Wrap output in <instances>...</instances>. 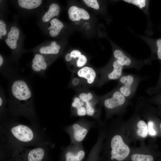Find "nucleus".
<instances>
[{"label":"nucleus","mask_w":161,"mask_h":161,"mask_svg":"<svg viewBox=\"0 0 161 161\" xmlns=\"http://www.w3.org/2000/svg\"><path fill=\"white\" fill-rule=\"evenodd\" d=\"M154 122L152 120H149L148 122V132L151 136H155L157 134V132L154 128Z\"/></svg>","instance_id":"30"},{"label":"nucleus","mask_w":161,"mask_h":161,"mask_svg":"<svg viewBox=\"0 0 161 161\" xmlns=\"http://www.w3.org/2000/svg\"><path fill=\"white\" fill-rule=\"evenodd\" d=\"M160 64L159 76L156 84L152 87L148 88L146 90V92L151 96L158 93L161 90V63Z\"/></svg>","instance_id":"25"},{"label":"nucleus","mask_w":161,"mask_h":161,"mask_svg":"<svg viewBox=\"0 0 161 161\" xmlns=\"http://www.w3.org/2000/svg\"><path fill=\"white\" fill-rule=\"evenodd\" d=\"M68 14L69 18L72 21H79L81 19L87 20L90 18V15L86 10L75 6H71L69 8Z\"/></svg>","instance_id":"14"},{"label":"nucleus","mask_w":161,"mask_h":161,"mask_svg":"<svg viewBox=\"0 0 161 161\" xmlns=\"http://www.w3.org/2000/svg\"><path fill=\"white\" fill-rule=\"evenodd\" d=\"M20 35V30L17 27L13 26L10 28L5 39V42L12 50H15L17 49Z\"/></svg>","instance_id":"16"},{"label":"nucleus","mask_w":161,"mask_h":161,"mask_svg":"<svg viewBox=\"0 0 161 161\" xmlns=\"http://www.w3.org/2000/svg\"><path fill=\"white\" fill-rule=\"evenodd\" d=\"M49 24L47 28L49 35L52 37H57L64 28L63 23L58 19L54 18L49 21Z\"/></svg>","instance_id":"18"},{"label":"nucleus","mask_w":161,"mask_h":161,"mask_svg":"<svg viewBox=\"0 0 161 161\" xmlns=\"http://www.w3.org/2000/svg\"><path fill=\"white\" fill-rule=\"evenodd\" d=\"M83 1L89 7L95 10L99 9V4L97 0H83Z\"/></svg>","instance_id":"28"},{"label":"nucleus","mask_w":161,"mask_h":161,"mask_svg":"<svg viewBox=\"0 0 161 161\" xmlns=\"http://www.w3.org/2000/svg\"><path fill=\"white\" fill-rule=\"evenodd\" d=\"M69 87L73 89L76 91L86 89L83 84L81 80L79 78L72 75Z\"/></svg>","instance_id":"22"},{"label":"nucleus","mask_w":161,"mask_h":161,"mask_svg":"<svg viewBox=\"0 0 161 161\" xmlns=\"http://www.w3.org/2000/svg\"><path fill=\"white\" fill-rule=\"evenodd\" d=\"M60 11L59 5L56 3H51L49 6L47 11L43 15L41 20L44 23L49 22L55 17L58 16Z\"/></svg>","instance_id":"17"},{"label":"nucleus","mask_w":161,"mask_h":161,"mask_svg":"<svg viewBox=\"0 0 161 161\" xmlns=\"http://www.w3.org/2000/svg\"><path fill=\"white\" fill-rule=\"evenodd\" d=\"M7 26L4 22L2 20H0V39L7 34Z\"/></svg>","instance_id":"29"},{"label":"nucleus","mask_w":161,"mask_h":161,"mask_svg":"<svg viewBox=\"0 0 161 161\" xmlns=\"http://www.w3.org/2000/svg\"><path fill=\"white\" fill-rule=\"evenodd\" d=\"M66 161H81L85 155L82 142L71 144L65 148Z\"/></svg>","instance_id":"12"},{"label":"nucleus","mask_w":161,"mask_h":161,"mask_svg":"<svg viewBox=\"0 0 161 161\" xmlns=\"http://www.w3.org/2000/svg\"><path fill=\"white\" fill-rule=\"evenodd\" d=\"M61 46L55 41H53L49 44H45L39 47L36 49L35 53H38L44 55L57 57L60 54Z\"/></svg>","instance_id":"15"},{"label":"nucleus","mask_w":161,"mask_h":161,"mask_svg":"<svg viewBox=\"0 0 161 161\" xmlns=\"http://www.w3.org/2000/svg\"><path fill=\"white\" fill-rule=\"evenodd\" d=\"M95 121L82 118L64 128L69 134L71 144L82 143L89 131L96 126Z\"/></svg>","instance_id":"4"},{"label":"nucleus","mask_w":161,"mask_h":161,"mask_svg":"<svg viewBox=\"0 0 161 161\" xmlns=\"http://www.w3.org/2000/svg\"><path fill=\"white\" fill-rule=\"evenodd\" d=\"M70 53L71 54L72 59L78 58L82 54L80 51L77 49H74L72 50L70 52Z\"/></svg>","instance_id":"31"},{"label":"nucleus","mask_w":161,"mask_h":161,"mask_svg":"<svg viewBox=\"0 0 161 161\" xmlns=\"http://www.w3.org/2000/svg\"><path fill=\"white\" fill-rule=\"evenodd\" d=\"M97 98L106 109L107 117L119 112L129 103L116 87L106 94L97 96Z\"/></svg>","instance_id":"2"},{"label":"nucleus","mask_w":161,"mask_h":161,"mask_svg":"<svg viewBox=\"0 0 161 161\" xmlns=\"http://www.w3.org/2000/svg\"><path fill=\"white\" fill-rule=\"evenodd\" d=\"M123 1L136 6L145 13L148 11L149 1L146 0H124Z\"/></svg>","instance_id":"23"},{"label":"nucleus","mask_w":161,"mask_h":161,"mask_svg":"<svg viewBox=\"0 0 161 161\" xmlns=\"http://www.w3.org/2000/svg\"><path fill=\"white\" fill-rule=\"evenodd\" d=\"M137 126L138 135L142 137H145L148 133V126L146 123L143 120H140L137 123Z\"/></svg>","instance_id":"24"},{"label":"nucleus","mask_w":161,"mask_h":161,"mask_svg":"<svg viewBox=\"0 0 161 161\" xmlns=\"http://www.w3.org/2000/svg\"><path fill=\"white\" fill-rule=\"evenodd\" d=\"M141 80L137 75L123 73L118 80L116 88L129 100L134 97Z\"/></svg>","instance_id":"5"},{"label":"nucleus","mask_w":161,"mask_h":161,"mask_svg":"<svg viewBox=\"0 0 161 161\" xmlns=\"http://www.w3.org/2000/svg\"><path fill=\"white\" fill-rule=\"evenodd\" d=\"M156 154L135 153L129 157L130 161H155Z\"/></svg>","instance_id":"21"},{"label":"nucleus","mask_w":161,"mask_h":161,"mask_svg":"<svg viewBox=\"0 0 161 161\" xmlns=\"http://www.w3.org/2000/svg\"><path fill=\"white\" fill-rule=\"evenodd\" d=\"M113 57L124 69L133 68L139 71L143 67L144 63L142 60L134 58L119 48L114 50Z\"/></svg>","instance_id":"8"},{"label":"nucleus","mask_w":161,"mask_h":161,"mask_svg":"<svg viewBox=\"0 0 161 161\" xmlns=\"http://www.w3.org/2000/svg\"><path fill=\"white\" fill-rule=\"evenodd\" d=\"M10 131L13 137L22 142H29L34 137L33 131L28 126L24 125L15 126L11 128Z\"/></svg>","instance_id":"11"},{"label":"nucleus","mask_w":161,"mask_h":161,"mask_svg":"<svg viewBox=\"0 0 161 161\" xmlns=\"http://www.w3.org/2000/svg\"><path fill=\"white\" fill-rule=\"evenodd\" d=\"M159 161H161V156L160 157V158L159 160H158Z\"/></svg>","instance_id":"34"},{"label":"nucleus","mask_w":161,"mask_h":161,"mask_svg":"<svg viewBox=\"0 0 161 161\" xmlns=\"http://www.w3.org/2000/svg\"><path fill=\"white\" fill-rule=\"evenodd\" d=\"M57 57L35 53L31 63V68L34 73L44 76L48 67Z\"/></svg>","instance_id":"9"},{"label":"nucleus","mask_w":161,"mask_h":161,"mask_svg":"<svg viewBox=\"0 0 161 161\" xmlns=\"http://www.w3.org/2000/svg\"><path fill=\"white\" fill-rule=\"evenodd\" d=\"M42 2L41 0H18L17 2L18 6L21 8L32 10L40 6Z\"/></svg>","instance_id":"19"},{"label":"nucleus","mask_w":161,"mask_h":161,"mask_svg":"<svg viewBox=\"0 0 161 161\" xmlns=\"http://www.w3.org/2000/svg\"><path fill=\"white\" fill-rule=\"evenodd\" d=\"M158 114L161 116V106H159L158 111Z\"/></svg>","instance_id":"32"},{"label":"nucleus","mask_w":161,"mask_h":161,"mask_svg":"<svg viewBox=\"0 0 161 161\" xmlns=\"http://www.w3.org/2000/svg\"><path fill=\"white\" fill-rule=\"evenodd\" d=\"M45 154L44 149L38 147L31 150L27 155L28 161H41Z\"/></svg>","instance_id":"20"},{"label":"nucleus","mask_w":161,"mask_h":161,"mask_svg":"<svg viewBox=\"0 0 161 161\" xmlns=\"http://www.w3.org/2000/svg\"><path fill=\"white\" fill-rule=\"evenodd\" d=\"M149 46L151 51V57L145 61L144 63H148L154 60H157L161 63V38L152 39L148 37H141Z\"/></svg>","instance_id":"13"},{"label":"nucleus","mask_w":161,"mask_h":161,"mask_svg":"<svg viewBox=\"0 0 161 161\" xmlns=\"http://www.w3.org/2000/svg\"><path fill=\"white\" fill-rule=\"evenodd\" d=\"M123 69L113 57L106 66L97 70L100 77L97 86L100 87L110 81L118 80L123 74Z\"/></svg>","instance_id":"7"},{"label":"nucleus","mask_w":161,"mask_h":161,"mask_svg":"<svg viewBox=\"0 0 161 161\" xmlns=\"http://www.w3.org/2000/svg\"><path fill=\"white\" fill-rule=\"evenodd\" d=\"M7 99L6 97L4 91L3 89L0 87V107L1 114L4 112L5 105L7 102Z\"/></svg>","instance_id":"27"},{"label":"nucleus","mask_w":161,"mask_h":161,"mask_svg":"<svg viewBox=\"0 0 161 161\" xmlns=\"http://www.w3.org/2000/svg\"><path fill=\"white\" fill-rule=\"evenodd\" d=\"M160 128L161 132V123H160Z\"/></svg>","instance_id":"33"},{"label":"nucleus","mask_w":161,"mask_h":161,"mask_svg":"<svg viewBox=\"0 0 161 161\" xmlns=\"http://www.w3.org/2000/svg\"><path fill=\"white\" fill-rule=\"evenodd\" d=\"M10 80L8 102L10 112L16 115L34 116L33 94L28 81L18 75Z\"/></svg>","instance_id":"1"},{"label":"nucleus","mask_w":161,"mask_h":161,"mask_svg":"<svg viewBox=\"0 0 161 161\" xmlns=\"http://www.w3.org/2000/svg\"><path fill=\"white\" fill-rule=\"evenodd\" d=\"M146 100L149 102L153 103L161 106V90L158 93L151 96Z\"/></svg>","instance_id":"26"},{"label":"nucleus","mask_w":161,"mask_h":161,"mask_svg":"<svg viewBox=\"0 0 161 161\" xmlns=\"http://www.w3.org/2000/svg\"><path fill=\"white\" fill-rule=\"evenodd\" d=\"M72 75L80 78L85 88L97 86L99 80L97 71L90 66H85L77 70Z\"/></svg>","instance_id":"10"},{"label":"nucleus","mask_w":161,"mask_h":161,"mask_svg":"<svg viewBox=\"0 0 161 161\" xmlns=\"http://www.w3.org/2000/svg\"><path fill=\"white\" fill-rule=\"evenodd\" d=\"M76 95L84 102L87 115L94 118L96 122L100 123V111L98 106L101 104L97 96L94 92L87 89L79 90Z\"/></svg>","instance_id":"6"},{"label":"nucleus","mask_w":161,"mask_h":161,"mask_svg":"<svg viewBox=\"0 0 161 161\" xmlns=\"http://www.w3.org/2000/svg\"><path fill=\"white\" fill-rule=\"evenodd\" d=\"M108 141V158L110 161H125L129 157L130 150L122 137L114 134Z\"/></svg>","instance_id":"3"}]
</instances>
